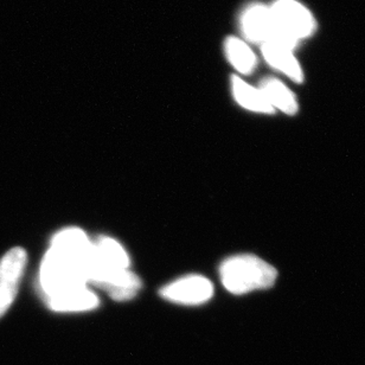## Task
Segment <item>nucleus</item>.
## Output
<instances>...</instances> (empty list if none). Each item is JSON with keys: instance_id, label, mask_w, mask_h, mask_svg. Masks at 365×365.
<instances>
[{"instance_id": "obj_1", "label": "nucleus", "mask_w": 365, "mask_h": 365, "mask_svg": "<svg viewBox=\"0 0 365 365\" xmlns=\"http://www.w3.org/2000/svg\"><path fill=\"white\" fill-rule=\"evenodd\" d=\"M220 275L227 291L242 295L272 287L277 280V272L257 255L242 254L227 259L221 264Z\"/></svg>"}, {"instance_id": "obj_2", "label": "nucleus", "mask_w": 365, "mask_h": 365, "mask_svg": "<svg viewBox=\"0 0 365 365\" xmlns=\"http://www.w3.org/2000/svg\"><path fill=\"white\" fill-rule=\"evenodd\" d=\"M88 255L82 259L71 257L50 247L39 271V284L44 299L53 298L74 288L87 286L88 281L86 277V262Z\"/></svg>"}, {"instance_id": "obj_3", "label": "nucleus", "mask_w": 365, "mask_h": 365, "mask_svg": "<svg viewBox=\"0 0 365 365\" xmlns=\"http://www.w3.org/2000/svg\"><path fill=\"white\" fill-rule=\"evenodd\" d=\"M277 37L273 42L293 49L300 39L312 35L316 21L297 0H277L269 7Z\"/></svg>"}, {"instance_id": "obj_4", "label": "nucleus", "mask_w": 365, "mask_h": 365, "mask_svg": "<svg viewBox=\"0 0 365 365\" xmlns=\"http://www.w3.org/2000/svg\"><path fill=\"white\" fill-rule=\"evenodd\" d=\"M214 294V284L202 275H186L160 289V295L165 300L180 305H203Z\"/></svg>"}, {"instance_id": "obj_5", "label": "nucleus", "mask_w": 365, "mask_h": 365, "mask_svg": "<svg viewBox=\"0 0 365 365\" xmlns=\"http://www.w3.org/2000/svg\"><path fill=\"white\" fill-rule=\"evenodd\" d=\"M26 262L28 255L23 248L9 250L0 260V318L5 316L17 297Z\"/></svg>"}, {"instance_id": "obj_6", "label": "nucleus", "mask_w": 365, "mask_h": 365, "mask_svg": "<svg viewBox=\"0 0 365 365\" xmlns=\"http://www.w3.org/2000/svg\"><path fill=\"white\" fill-rule=\"evenodd\" d=\"M241 25L245 36L252 42L264 44L277 37L271 10L261 4H254L243 12Z\"/></svg>"}, {"instance_id": "obj_7", "label": "nucleus", "mask_w": 365, "mask_h": 365, "mask_svg": "<svg viewBox=\"0 0 365 365\" xmlns=\"http://www.w3.org/2000/svg\"><path fill=\"white\" fill-rule=\"evenodd\" d=\"M46 302L50 309L61 313L86 312L96 309L100 304L98 295L87 286L64 292L62 294L46 299Z\"/></svg>"}, {"instance_id": "obj_8", "label": "nucleus", "mask_w": 365, "mask_h": 365, "mask_svg": "<svg viewBox=\"0 0 365 365\" xmlns=\"http://www.w3.org/2000/svg\"><path fill=\"white\" fill-rule=\"evenodd\" d=\"M262 53L264 60L267 61V63L274 69L284 73L293 81H302L304 74L302 67L292 53V49L282 46L280 43L268 42L262 44Z\"/></svg>"}, {"instance_id": "obj_9", "label": "nucleus", "mask_w": 365, "mask_h": 365, "mask_svg": "<svg viewBox=\"0 0 365 365\" xmlns=\"http://www.w3.org/2000/svg\"><path fill=\"white\" fill-rule=\"evenodd\" d=\"M115 302H127L133 299L141 288V281L137 274L126 271L116 272L105 277L96 284Z\"/></svg>"}, {"instance_id": "obj_10", "label": "nucleus", "mask_w": 365, "mask_h": 365, "mask_svg": "<svg viewBox=\"0 0 365 365\" xmlns=\"http://www.w3.org/2000/svg\"><path fill=\"white\" fill-rule=\"evenodd\" d=\"M51 248L75 257H86L91 250V241L82 229L66 228L51 240Z\"/></svg>"}, {"instance_id": "obj_11", "label": "nucleus", "mask_w": 365, "mask_h": 365, "mask_svg": "<svg viewBox=\"0 0 365 365\" xmlns=\"http://www.w3.org/2000/svg\"><path fill=\"white\" fill-rule=\"evenodd\" d=\"M259 89L262 91L274 110L277 108L287 115H294L298 113V101L294 94L277 78H264Z\"/></svg>"}, {"instance_id": "obj_12", "label": "nucleus", "mask_w": 365, "mask_h": 365, "mask_svg": "<svg viewBox=\"0 0 365 365\" xmlns=\"http://www.w3.org/2000/svg\"><path fill=\"white\" fill-rule=\"evenodd\" d=\"M232 93L236 101L252 112L273 114V107L269 105L260 89L254 88L239 78H232Z\"/></svg>"}, {"instance_id": "obj_13", "label": "nucleus", "mask_w": 365, "mask_h": 365, "mask_svg": "<svg viewBox=\"0 0 365 365\" xmlns=\"http://www.w3.org/2000/svg\"><path fill=\"white\" fill-rule=\"evenodd\" d=\"M225 53L232 67L242 74H250L257 67L255 53L241 39L235 37L227 39Z\"/></svg>"}]
</instances>
